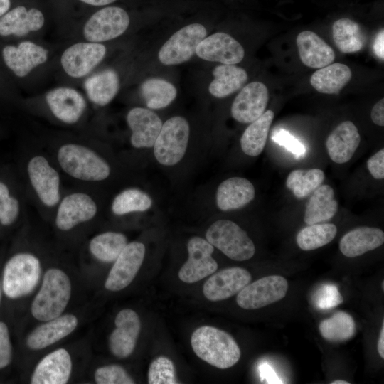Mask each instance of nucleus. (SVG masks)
<instances>
[{
	"label": "nucleus",
	"mask_w": 384,
	"mask_h": 384,
	"mask_svg": "<svg viewBox=\"0 0 384 384\" xmlns=\"http://www.w3.org/2000/svg\"><path fill=\"white\" fill-rule=\"evenodd\" d=\"M191 344L198 357L218 368H229L240 358V349L232 336L214 326L196 329L191 335Z\"/></svg>",
	"instance_id": "obj_1"
},
{
	"label": "nucleus",
	"mask_w": 384,
	"mask_h": 384,
	"mask_svg": "<svg viewBox=\"0 0 384 384\" xmlns=\"http://www.w3.org/2000/svg\"><path fill=\"white\" fill-rule=\"evenodd\" d=\"M71 294V284L62 270L51 268L44 274L41 289L35 297L31 313L39 321H47L62 314Z\"/></svg>",
	"instance_id": "obj_2"
},
{
	"label": "nucleus",
	"mask_w": 384,
	"mask_h": 384,
	"mask_svg": "<svg viewBox=\"0 0 384 384\" xmlns=\"http://www.w3.org/2000/svg\"><path fill=\"white\" fill-rule=\"evenodd\" d=\"M57 157L63 170L76 179L98 181L107 178L110 174L107 162L80 144L70 143L61 146Z\"/></svg>",
	"instance_id": "obj_3"
},
{
	"label": "nucleus",
	"mask_w": 384,
	"mask_h": 384,
	"mask_svg": "<svg viewBox=\"0 0 384 384\" xmlns=\"http://www.w3.org/2000/svg\"><path fill=\"white\" fill-rule=\"evenodd\" d=\"M206 239L233 260H248L255 252V245L247 233L229 220L212 223L206 231Z\"/></svg>",
	"instance_id": "obj_4"
},
{
	"label": "nucleus",
	"mask_w": 384,
	"mask_h": 384,
	"mask_svg": "<svg viewBox=\"0 0 384 384\" xmlns=\"http://www.w3.org/2000/svg\"><path fill=\"white\" fill-rule=\"evenodd\" d=\"M189 135V124L184 117L174 116L168 119L153 146L156 160L166 166L178 164L186 154Z\"/></svg>",
	"instance_id": "obj_5"
},
{
	"label": "nucleus",
	"mask_w": 384,
	"mask_h": 384,
	"mask_svg": "<svg viewBox=\"0 0 384 384\" xmlns=\"http://www.w3.org/2000/svg\"><path fill=\"white\" fill-rule=\"evenodd\" d=\"M39 260L29 253L13 256L6 264L3 274V289L12 299L25 296L37 285L41 276Z\"/></svg>",
	"instance_id": "obj_6"
},
{
	"label": "nucleus",
	"mask_w": 384,
	"mask_h": 384,
	"mask_svg": "<svg viewBox=\"0 0 384 384\" xmlns=\"http://www.w3.org/2000/svg\"><path fill=\"white\" fill-rule=\"evenodd\" d=\"M130 23L129 14L119 6H105L85 23L82 34L87 41L102 43L122 35Z\"/></svg>",
	"instance_id": "obj_7"
},
{
	"label": "nucleus",
	"mask_w": 384,
	"mask_h": 384,
	"mask_svg": "<svg viewBox=\"0 0 384 384\" xmlns=\"http://www.w3.org/2000/svg\"><path fill=\"white\" fill-rule=\"evenodd\" d=\"M207 35L205 26L191 23L174 33L161 46L158 53L165 65H178L188 61L196 53L199 43Z\"/></svg>",
	"instance_id": "obj_8"
},
{
	"label": "nucleus",
	"mask_w": 384,
	"mask_h": 384,
	"mask_svg": "<svg viewBox=\"0 0 384 384\" xmlns=\"http://www.w3.org/2000/svg\"><path fill=\"white\" fill-rule=\"evenodd\" d=\"M288 282L279 275H270L246 285L238 293L236 302L242 309H257L282 298L287 294Z\"/></svg>",
	"instance_id": "obj_9"
},
{
	"label": "nucleus",
	"mask_w": 384,
	"mask_h": 384,
	"mask_svg": "<svg viewBox=\"0 0 384 384\" xmlns=\"http://www.w3.org/2000/svg\"><path fill=\"white\" fill-rule=\"evenodd\" d=\"M106 52L105 46L101 43L78 42L63 52L61 67L68 76L82 78L101 63Z\"/></svg>",
	"instance_id": "obj_10"
},
{
	"label": "nucleus",
	"mask_w": 384,
	"mask_h": 384,
	"mask_svg": "<svg viewBox=\"0 0 384 384\" xmlns=\"http://www.w3.org/2000/svg\"><path fill=\"white\" fill-rule=\"evenodd\" d=\"M188 257L178 272L179 279L186 283H195L214 273L218 263L212 257L214 247L198 236L191 238L187 244Z\"/></svg>",
	"instance_id": "obj_11"
},
{
	"label": "nucleus",
	"mask_w": 384,
	"mask_h": 384,
	"mask_svg": "<svg viewBox=\"0 0 384 384\" xmlns=\"http://www.w3.org/2000/svg\"><path fill=\"white\" fill-rule=\"evenodd\" d=\"M146 248L140 242L127 243L115 260L105 283L110 291H119L127 287L140 269Z\"/></svg>",
	"instance_id": "obj_12"
},
{
	"label": "nucleus",
	"mask_w": 384,
	"mask_h": 384,
	"mask_svg": "<svg viewBox=\"0 0 384 384\" xmlns=\"http://www.w3.org/2000/svg\"><path fill=\"white\" fill-rule=\"evenodd\" d=\"M31 183L40 201L47 206H53L60 199V176L47 159L36 156L28 164Z\"/></svg>",
	"instance_id": "obj_13"
},
{
	"label": "nucleus",
	"mask_w": 384,
	"mask_h": 384,
	"mask_svg": "<svg viewBox=\"0 0 384 384\" xmlns=\"http://www.w3.org/2000/svg\"><path fill=\"white\" fill-rule=\"evenodd\" d=\"M196 54L203 60L235 65L242 61L245 50L233 37L218 32L205 37L198 45Z\"/></svg>",
	"instance_id": "obj_14"
},
{
	"label": "nucleus",
	"mask_w": 384,
	"mask_h": 384,
	"mask_svg": "<svg viewBox=\"0 0 384 384\" xmlns=\"http://www.w3.org/2000/svg\"><path fill=\"white\" fill-rule=\"evenodd\" d=\"M6 65L18 77L23 78L48 58V50L31 41H24L17 46L8 45L2 50Z\"/></svg>",
	"instance_id": "obj_15"
},
{
	"label": "nucleus",
	"mask_w": 384,
	"mask_h": 384,
	"mask_svg": "<svg viewBox=\"0 0 384 384\" xmlns=\"http://www.w3.org/2000/svg\"><path fill=\"white\" fill-rule=\"evenodd\" d=\"M268 100V90L265 84L257 81L248 83L233 102L232 117L240 123H251L265 112Z\"/></svg>",
	"instance_id": "obj_16"
},
{
	"label": "nucleus",
	"mask_w": 384,
	"mask_h": 384,
	"mask_svg": "<svg viewBox=\"0 0 384 384\" xmlns=\"http://www.w3.org/2000/svg\"><path fill=\"white\" fill-rule=\"evenodd\" d=\"M114 323L116 329L109 338L110 349L114 356L125 358L134 351L141 330V321L134 311L124 309L117 314Z\"/></svg>",
	"instance_id": "obj_17"
},
{
	"label": "nucleus",
	"mask_w": 384,
	"mask_h": 384,
	"mask_svg": "<svg viewBox=\"0 0 384 384\" xmlns=\"http://www.w3.org/2000/svg\"><path fill=\"white\" fill-rule=\"evenodd\" d=\"M251 281V274L241 267H230L213 274L203 284L206 299L217 302L226 299L240 292Z\"/></svg>",
	"instance_id": "obj_18"
},
{
	"label": "nucleus",
	"mask_w": 384,
	"mask_h": 384,
	"mask_svg": "<svg viewBox=\"0 0 384 384\" xmlns=\"http://www.w3.org/2000/svg\"><path fill=\"white\" fill-rule=\"evenodd\" d=\"M46 102L53 114L60 121L72 124L78 122L82 116L86 101L76 89L58 87L50 90L46 95Z\"/></svg>",
	"instance_id": "obj_19"
},
{
	"label": "nucleus",
	"mask_w": 384,
	"mask_h": 384,
	"mask_svg": "<svg viewBox=\"0 0 384 384\" xmlns=\"http://www.w3.org/2000/svg\"><path fill=\"white\" fill-rule=\"evenodd\" d=\"M94 200L84 193H73L60 202L55 218V224L61 230H69L77 225L91 220L97 213Z\"/></svg>",
	"instance_id": "obj_20"
},
{
	"label": "nucleus",
	"mask_w": 384,
	"mask_h": 384,
	"mask_svg": "<svg viewBox=\"0 0 384 384\" xmlns=\"http://www.w3.org/2000/svg\"><path fill=\"white\" fill-rule=\"evenodd\" d=\"M127 122L132 131L131 144L137 149L153 147L163 124L154 112L141 107L128 112Z\"/></svg>",
	"instance_id": "obj_21"
},
{
	"label": "nucleus",
	"mask_w": 384,
	"mask_h": 384,
	"mask_svg": "<svg viewBox=\"0 0 384 384\" xmlns=\"http://www.w3.org/2000/svg\"><path fill=\"white\" fill-rule=\"evenodd\" d=\"M44 23V15L39 9L18 6L0 17V36H23L41 30Z\"/></svg>",
	"instance_id": "obj_22"
},
{
	"label": "nucleus",
	"mask_w": 384,
	"mask_h": 384,
	"mask_svg": "<svg viewBox=\"0 0 384 384\" xmlns=\"http://www.w3.org/2000/svg\"><path fill=\"white\" fill-rule=\"evenodd\" d=\"M72 362L68 352L57 349L46 356L36 366L32 384H65L70 378Z\"/></svg>",
	"instance_id": "obj_23"
},
{
	"label": "nucleus",
	"mask_w": 384,
	"mask_h": 384,
	"mask_svg": "<svg viewBox=\"0 0 384 384\" xmlns=\"http://www.w3.org/2000/svg\"><path fill=\"white\" fill-rule=\"evenodd\" d=\"M360 141L358 129L352 122L345 121L340 123L326 141L330 159L337 164L348 161L357 149Z\"/></svg>",
	"instance_id": "obj_24"
},
{
	"label": "nucleus",
	"mask_w": 384,
	"mask_h": 384,
	"mask_svg": "<svg viewBox=\"0 0 384 384\" xmlns=\"http://www.w3.org/2000/svg\"><path fill=\"white\" fill-rule=\"evenodd\" d=\"M255 195V187L248 179L231 177L219 184L215 195L216 205L222 211L240 209L252 201Z\"/></svg>",
	"instance_id": "obj_25"
},
{
	"label": "nucleus",
	"mask_w": 384,
	"mask_h": 384,
	"mask_svg": "<svg viewBox=\"0 0 384 384\" xmlns=\"http://www.w3.org/2000/svg\"><path fill=\"white\" fill-rule=\"evenodd\" d=\"M77 325L74 315L59 316L37 326L28 336L27 345L33 350L44 348L70 334Z\"/></svg>",
	"instance_id": "obj_26"
},
{
	"label": "nucleus",
	"mask_w": 384,
	"mask_h": 384,
	"mask_svg": "<svg viewBox=\"0 0 384 384\" xmlns=\"http://www.w3.org/2000/svg\"><path fill=\"white\" fill-rule=\"evenodd\" d=\"M296 42L300 59L308 67L321 68L335 59V53L331 47L313 31H302Z\"/></svg>",
	"instance_id": "obj_27"
},
{
	"label": "nucleus",
	"mask_w": 384,
	"mask_h": 384,
	"mask_svg": "<svg viewBox=\"0 0 384 384\" xmlns=\"http://www.w3.org/2000/svg\"><path fill=\"white\" fill-rule=\"evenodd\" d=\"M384 242V233L377 228L360 227L346 233L341 239L339 249L347 257L361 256Z\"/></svg>",
	"instance_id": "obj_28"
},
{
	"label": "nucleus",
	"mask_w": 384,
	"mask_h": 384,
	"mask_svg": "<svg viewBox=\"0 0 384 384\" xmlns=\"http://www.w3.org/2000/svg\"><path fill=\"white\" fill-rule=\"evenodd\" d=\"M120 86L119 78L113 69H105L88 77L84 88L89 100L98 106H105L117 95Z\"/></svg>",
	"instance_id": "obj_29"
},
{
	"label": "nucleus",
	"mask_w": 384,
	"mask_h": 384,
	"mask_svg": "<svg viewBox=\"0 0 384 384\" xmlns=\"http://www.w3.org/2000/svg\"><path fill=\"white\" fill-rule=\"evenodd\" d=\"M337 210L334 189L327 184L320 185L306 203L304 220L309 225L329 220Z\"/></svg>",
	"instance_id": "obj_30"
},
{
	"label": "nucleus",
	"mask_w": 384,
	"mask_h": 384,
	"mask_svg": "<svg viewBox=\"0 0 384 384\" xmlns=\"http://www.w3.org/2000/svg\"><path fill=\"white\" fill-rule=\"evenodd\" d=\"M213 80L208 87L210 93L223 98L240 89L247 80L245 70L234 65H220L213 70Z\"/></svg>",
	"instance_id": "obj_31"
},
{
	"label": "nucleus",
	"mask_w": 384,
	"mask_h": 384,
	"mask_svg": "<svg viewBox=\"0 0 384 384\" xmlns=\"http://www.w3.org/2000/svg\"><path fill=\"white\" fill-rule=\"evenodd\" d=\"M351 77L352 72L349 67L337 63L319 68L312 74L310 83L319 92L338 94Z\"/></svg>",
	"instance_id": "obj_32"
},
{
	"label": "nucleus",
	"mask_w": 384,
	"mask_h": 384,
	"mask_svg": "<svg viewBox=\"0 0 384 384\" xmlns=\"http://www.w3.org/2000/svg\"><path fill=\"white\" fill-rule=\"evenodd\" d=\"M273 118L274 112L269 110L250 123L240 138V146L244 154L257 156L262 152Z\"/></svg>",
	"instance_id": "obj_33"
},
{
	"label": "nucleus",
	"mask_w": 384,
	"mask_h": 384,
	"mask_svg": "<svg viewBox=\"0 0 384 384\" xmlns=\"http://www.w3.org/2000/svg\"><path fill=\"white\" fill-rule=\"evenodd\" d=\"M332 36L338 49L343 53L361 50L366 44V38L360 26L349 18L336 21L332 26Z\"/></svg>",
	"instance_id": "obj_34"
},
{
	"label": "nucleus",
	"mask_w": 384,
	"mask_h": 384,
	"mask_svg": "<svg viewBox=\"0 0 384 384\" xmlns=\"http://www.w3.org/2000/svg\"><path fill=\"white\" fill-rule=\"evenodd\" d=\"M140 92L146 107L150 110L167 107L177 95L176 88L172 83L156 78L146 80L140 87Z\"/></svg>",
	"instance_id": "obj_35"
},
{
	"label": "nucleus",
	"mask_w": 384,
	"mask_h": 384,
	"mask_svg": "<svg viewBox=\"0 0 384 384\" xmlns=\"http://www.w3.org/2000/svg\"><path fill=\"white\" fill-rule=\"evenodd\" d=\"M127 245L126 236L117 232H105L95 236L90 242V251L104 262H114Z\"/></svg>",
	"instance_id": "obj_36"
},
{
	"label": "nucleus",
	"mask_w": 384,
	"mask_h": 384,
	"mask_svg": "<svg viewBox=\"0 0 384 384\" xmlns=\"http://www.w3.org/2000/svg\"><path fill=\"white\" fill-rule=\"evenodd\" d=\"M319 329L322 337L326 340L339 342L348 340L353 336L356 324L350 314L338 311L331 317L323 320Z\"/></svg>",
	"instance_id": "obj_37"
},
{
	"label": "nucleus",
	"mask_w": 384,
	"mask_h": 384,
	"mask_svg": "<svg viewBox=\"0 0 384 384\" xmlns=\"http://www.w3.org/2000/svg\"><path fill=\"white\" fill-rule=\"evenodd\" d=\"M336 233V226L333 223H316L302 229L298 233L296 240L301 250L309 251L331 242Z\"/></svg>",
	"instance_id": "obj_38"
},
{
	"label": "nucleus",
	"mask_w": 384,
	"mask_h": 384,
	"mask_svg": "<svg viewBox=\"0 0 384 384\" xmlns=\"http://www.w3.org/2000/svg\"><path fill=\"white\" fill-rule=\"evenodd\" d=\"M324 178V173L319 169H296L288 175L286 186L297 198H303L313 193Z\"/></svg>",
	"instance_id": "obj_39"
},
{
	"label": "nucleus",
	"mask_w": 384,
	"mask_h": 384,
	"mask_svg": "<svg viewBox=\"0 0 384 384\" xmlns=\"http://www.w3.org/2000/svg\"><path fill=\"white\" fill-rule=\"evenodd\" d=\"M151 198L144 191L135 188H127L118 193L112 201L111 210L117 215L132 212H144L152 206Z\"/></svg>",
	"instance_id": "obj_40"
},
{
	"label": "nucleus",
	"mask_w": 384,
	"mask_h": 384,
	"mask_svg": "<svg viewBox=\"0 0 384 384\" xmlns=\"http://www.w3.org/2000/svg\"><path fill=\"white\" fill-rule=\"evenodd\" d=\"M149 384H176V370L172 361L166 356L154 358L149 367Z\"/></svg>",
	"instance_id": "obj_41"
},
{
	"label": "nucleus",
	"mask_w": 384,
	"mask_h": 384,
	"mask_svg": "<svg viewBox=\"0 0 384 384\" xmlns=\"http://www.w3.org/2000/svg\"><path fill=\"white\" fill-rule=\"evenodd\" d=\"M95 380L98 384H133L134 381L120 366L108 365L97 368Z\"/></svg>",
	"instance_id": "obj_42"
},
{
	"label": "nucleus",
	"mask_w": 384,
	"mask_h": 384,
	"mask_svg": "<svg viewBox=\"0 0 384 384\" xmlns=\"http://www.w3.org/2000/svg\"><path fill=\"white\" fill-rule=\"evenodd\" d=\"M18 212V200L9 196L7 186L0 181V223L4 225L11 224L17 218Z\"/></svg>",
	"instance_id": "obj_43"
},
{
	"label": "nucleus",
	"mask_w": 384,
	"mask_h": 384,
	"mask_svg": "<svg viewBox=\"0 0 384 384\" xmlns=\"http://www.w3.org/2000/svg\"><path fill=\"white\" fill-rule=\"evenodd\" d=\"M316 306L322 309L334 308L342 303L343 298L334 285H324L315 296Z\"/></svg>",
	"instance_id": "obj_44"
},
{
	"label": "nucleus",
	"mask_w": 384,
	"mask_h": 384,
	"mask_svg": "<svg viewBox=\"0 0 384 384\" xmlns=\"http://www.w3.org/2000/svg\"><path fill=\"white\" fill-rule=\"evenodd\" d=\"M272 139L297 156H301L306 153V149L303 144L284 129L276 130L272 133Z\"/></svg>",
	"instance_id": "obj_45"
},
{
	"label": "nucleus",
	"mask_w": 384,
	"mask_h": 384,
	"mask_svg": "<svg viewBox=\"0 0 384 384\" xmlns=\"http://www.w3.org/2000/svg\"><path fill=\"white\" fill-rule=\"evenodd\" d=\"M12 351L6 325L0 321V368L8 366L11 360Z\"/></svg>",
	"instance_id": "obj_46"
},
{
	"label": "nucleus",
	"mask_w": 384,
	"mask_h": 384,
	"mask_svg": "<svg viewBox=\"0 0 384 384\" xmlns=\"http://www.w3.org/2000/svg\"><path fill=\"white\" fill-rule=\"evenodd\" d=\"M367 167L374 178H384V149H381L368 159Z\"/></svg>",
	"instance_id": "obj_47"
},
{
	"label": "nucleus",
	"mask_w": 384,
	"mask_h": 384,
	"mask_svg": "<svg viewBox=\"0 0 384 384\" xmlns=\"http://www.w3.org/2000/svg\"><path fill=\"white\" fill-rule=\"evenodd\" d=\"M370 117L373 122L378 126H384V99L380 100L372 108Z\"/></svg>",
	"instance_id": "obj_48"
},
{
	"label": "nucleus",
	"mask_w": 384,
	"mask_h": 384,
	"mask_svg": "<svg viewBox=\"0 0 384 384\" xmlns=\"http://www.w3.org/2000/svg\"><path fill=\"white\" fill-rule=\"evenodd\" d=\"M375 54L382 60L384 59V30L382 28L376 35L373 43Z\"/></svg>",
	"instance_id": "obj_49"
},
{
	"label": "nucleus",
	"mask_w": 384,
	"mask_h": 384,
	"mask_svg": "<svg viewBox=\"0 0 384 384\" xmlns=\"http://www.w3.org/2000/svg\"><path fill=\"white\" fill-rule=\"evenodd\" d=\"M261 376L262 378L266 379L267 380L272 381L271 383H273L275 380H277V376L275 373L272 370V369L270 368L268 365H263L261 366Z\"/></svg>",
	"instance_id": "obj_50"
},
{
	"label": "nucleus",
	"mask_w": 384,
	"mask_h": 384,
	"mask_svg": "<svg viewBox=\"0 0 384 384\" xmlns=\"http://www.w3.org/2000/svg\"><path fill=\"white\" fill-rule=\"evenodd\" d=\"M90 6H102L114 2L117 0H79Z\"/></svg>",
	"instance_id": "obj_51"
},
{
	"label": "nucleus",
	"mask_w": 384,
	"mask_h": 384,
	"mask_svg": "<svg viewBox=\"0 0 384 384\" xmlns=\"http://www.w3.org/2000/svg\"><path fill=\"white\" fill-rule=\"evenodd\" d=\"M378 351L380 356L384 358V323L383 322L382 328L380 332L379 340L378 342Z\"/></svg>",
	"instance_id": "obj_52"
},
{
	"label": "nucleus",
	"mask_w": 384,
	"mask_h": 384,
	"mask_svg": "<svg viewBox=\"0 0 384 384\" xmlns=\"http://www.w3.org/2000/svg\"><path fill=\"white\" fill-rule=\"evenodd\" d=\"M10 6V0H0V17L9 11Z\"/></svg>",
	"instance_id": "obj_53"
},
{
	"label": "nucleus",
	"mask_w": 384,
	"mask_h": 384,
	"mask_svg": "<svg viewBox=\"0 0 384 384\" xmlns=\"http://www.w3.org/2000/svg\"><path fill=\"white\" fill-rule=\"evenodd\" d=\"M331 384H349V383L346 380H338L333 381Z\"/></svg>",
	"instance_id": "obj_54"
},
{
	"label": "nucleus",
	"mask_w": 384,
	"mask_h": 384,
	"mask_svg": "<svg viewBox=\"0 0 384 384\" xmlns=\"http://www.w3.org/2000/svg\"><path fill=\"white\" fill-rule=\"evenodd\" d=\"M383 284H384V283H383H383H382V287H383V289H384V285H383Z\"/></svg>",
	"instance_id": "obj_55"
},
{
	"label": "nucleus",
	"mask_w": 384,
	"mask_h": 384,
	"mask_svg": "<svg viewBox=\"0 0 384 384\" xmlns=\"http://www.w3.org/2000/svg\"><path fill=\"white\" fill-rule=\"evenodd\" d=\"M0 299H1V289H0Z\"/></svg>",
	"instance_id": "obj_56"
}]
</instances>
